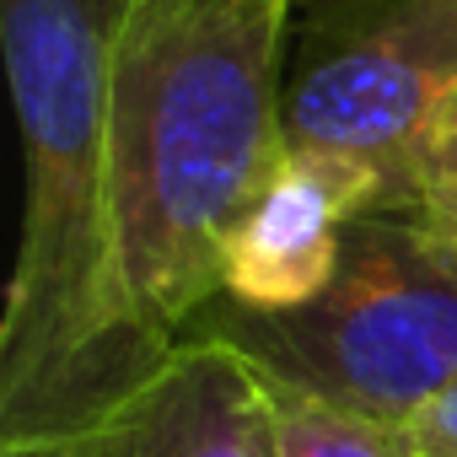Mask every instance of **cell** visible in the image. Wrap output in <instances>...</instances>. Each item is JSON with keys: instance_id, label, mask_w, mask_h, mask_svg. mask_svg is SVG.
Returning a JSON list of instances; mask_svg holds the SVG:
<instances>
[{"instance_id": "1", "label": "cell", "mask_w": 457, "mask_h": 457, "mask_svg": "<svg viewBox=\"0 0 457 457\" xmlns=\"http://www.w3.org/2000/svg\"><path fill=\"white\" fill-rule=\"evenodd\" d=\"M296 0H124L113 38V232L129 334L162 361L220 296L226 243L286 162Z\"/></svg>"}, {"instance_id": "2", "label": "cell", "mask_w": 457, "mask_h": 457, "mask_svg": "<svg viewBox=\"0 0 457 457\" xmlns=\"http://www.w3.org/2000/svg\"><path fill=\"white\" fill-rule=\"evenodd\" d=\"M124 0H6L22 243L0 323V441L65 430L156 361L129 334L113 232V38Z\"/></svg>"}, {"instance_id": "3", "label": "cell", "mask_w": 457, "mask_h": 457, "mask_svg": "<svg viewBox=\"0 0 457 457\" xmlns=\"http://www.w3.org/2000/svg\"><path fill=\"white\" fill-rule=\"evenodd\" d=\"M188 334H215L270 382L403 430L457 377V237L409 210H366L323 296L291 312L215 296Z\"/></svg>"}, {"instance_id": "4", "label": "cell", "mask_w": 457, "mask_h": 457, "mask_svg": "<svg viewBox=\"0 0 457 457\" xmlns=\"http://www.w3.org/2000/svg\"><path fill=\"white\" fill-rule=\"evenodd\" d=\"M457 103V0H296L286 151L361 178L398 210L409 167Z\"/></svg>"}, {"instance_id": "5", "label": "cell", "mask_w": 457, "mask_h": 457, "mask_svg": "<svg viewBox=\"0 0 457 457\" xmlns=\"http://www.w3.org/2000/svg\"><path fill=\"white\" fill-rule=\"evenodd\" d=\"M0 457H275L264 371L215 334H183L97 414L0 441Z\"/></svg>"}, {"instance_id": "6", "label": "cell", "mask_w": 457, "mask_h": 457, "mask_svg": "<svg viewBox=\"0 0 457 457\" xmlns=\"http://www.w3.org/2000/svg\"><path fill=\"white\" fill-rule=\"evenodd\" d=\"M366 210H377V199L361 178L286 151V162L226 243L220 302L248 312H291L323 296L345 259L350 226Z\"/></svg>"}, {"instance_id": "7", "label": "cell", "mask_w": 457, "mask_h": 457, "mask_svg": "<svg viewBox=\"0 0 457 457\" xmlns=\"http://www.w3.org/2000/svg\"><path fill=\"white\" fill-rule=\"evenodd\" d=\"M270 414H275V457H403L393 425L286 382H270Z\"/></svg>"}, {"instance_id": "8", "label": "cell", "mask_w": 457, "mask_h": 457, "mask_svg": "<svg viewBox=\"0 0 457 457\" xmlns=\"http://www.w3.org/2000/svg\"><path fill=\"white\" fill-rule=\"evenodd\" d=\"M398 210H409L425 226H436V232H452L457 237V103L446 108V119L420 145Z\"/></svg>"}, {"instance_id": "9", "label": "cell", "mask_w": 457, "mask_h": 457, "mask_svg": "<svg viewBox=\"0 0 457 457\" xmlns=\"http://www.w3.org/2000/svg\"><path fill=\"white\" fill-rule=\"evenodd\" d=\"M403 452H420V457H457V377L414 409V420L398 430Z\"/></svg>"}, {"instance_id": "10", "label": "cell", "mask_w": 457, "mask_h": 457, "mask_svg": "<svg viewBox=\"0 0 457 457\" xmlns=\"http://www.w3.org/2000/svg\"><path fill=\"white\" fill-rule=\"evenodd\" d=\"M403 457H420V452H403Z\"/></svg>"}]
</instances>
